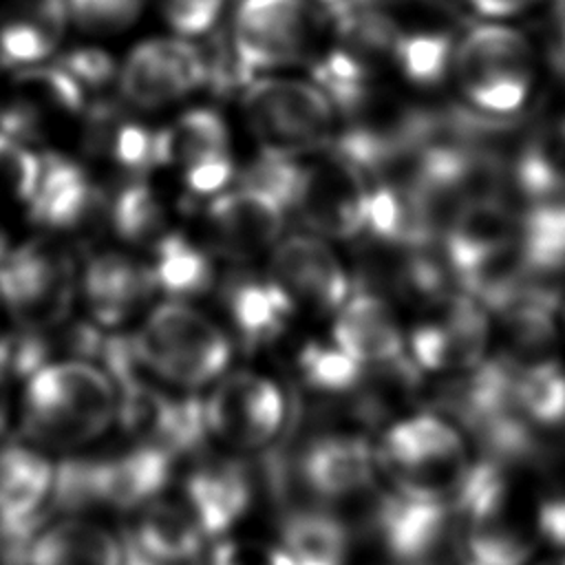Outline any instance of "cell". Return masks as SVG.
<instances>
[{
    "instance_id": "cell-1",
    "label": "cell",
    "mask_w": 565,
    "mask_h": 565,
    "mask_svg": "<svg viewBox=\"0 0 565 565\" xmlns=\"http://www.w3.org/2000/svg\"><path fill=\"white\" fill-rule=\"evenodd\" d=\"M119 393L113 377L88 358L49 360L24 377L20 422L26 441L42 450L75 452L115 424Z\"/></svg>"
},
{
    "instance_id": "cell-2",
    "label": "cell",
    "mask_w": 565,
    "mask_h": 565,
    "mask_svg": "<svg viewBox=\"0 0 565 565\" xmlns=\"http://www.w3.org/2000/svg\"><path fill=\"white\" fill-rule=\"evenodd\" d=\"M450 77L472 110L512 117L539 90L541 55L532 38L512 22L483 20L457 38Z\"/></svg>"
},
{
    "instance_id": "cell-3",
    "label": "cell",
    "mask_w": 565,
    "mask_h": 565,
    "mask_svg": "<svg viewBox=\"0 0 565 565\" xmlns=\"http://www.w3.org/2000/svg\"><path fill=\"white\" fill-rule=\"evenodd\" d=\"M375 459L391 490L446 505H455L475 466L466 433L437 413L393 419L375 441Z\"/></svg>"
},
{
    "instance_id": "cell-4",
    "label": "cell",
    "mask_w": 565,
    "mask_h": 565,
    "mask_svg": "<svg viewBox=\"0 0 565 565\" xmlns=\"http://www.w3.org/2000/svg\"><path fill=\"white\" fill-rule=\"evenodd\" d=\"M146 371L185 393L207 388L232 364L234 342L207 313L183 300H166L148 311L132 333Z\"/></svg>"
},
{
    "instance_id": "cell-5",
    "label": "cell",
    "mask_w": 565,
    "mask_h": 565,
    "mask_svg": "<svg viewBox=\"0 0 565 565\" xmlns=\"http://www.w3.org/2000/svg\"><path fill=\"white\" fill-rule=\"evenodd\" d=\"M289 411L280 382L254 369H227L201 402L205 437L238 455L271 448L287 428Z\"/></svg>"
},
{
    "instance_id": "cell-6",
    "label": "cell",
    "mask_w": 565,
    "mask_h": 565,
    "mask_svg": "<svg viewBox=\"0 0 565 565\" xmlns=\"http://www.w3.org/2000/svg\"><path fill=\"white\" fill-rule=\"evenodd\" d=\"M243 108L263 150L300 157L331 143L338 108L316 82L254 77L245 84Z\"/></svg>"
},
{
    "instance_id": "cell-7",
    "label": "cell",
    "mask_w": 565,
    "mask_h": 565,
    "mask_svg": "<svg viewBox=\"0 0 565 565\" xmlns=\"http://www.w3.org/2000/svg\"><path fill=\"white\" fill-rule=\"evenodd\" d=\"M318 29L311 0H241L232 20V66L241 82L309 57Z\"/></svg>"
},
{
    "instance_id": "cell-8",
    "label": "cell",
    "mask_w": 565,
    "mask_h": 565,
    "mask_svg": "<svg viewBox=\"0 0 565 565\" xmlns=\"http://www.w3.org/2000/svg\"><path fill=\"white\" fill-rule=\"evenodd\" d=\"M490 338V309L466 289L446 291L422 307L406 331V351L422 373L461 375L488 358Z\"/></svg>"
},
{
    "instance_id": "cell-9",
    "label": "cell",
    "mask_w": 565,
    "mask_h": 565,
    "mask_svg": "<svg viewBox=\"0 0 565 565\" xmlns=\"http://www.w3.org/2000/svg\"><path fill=\"white\" fill-rule=\"evenodd\" d=\"M0 300L24 331L60 327L75 300L71 260L40 241L9 249L0 260Z\"/></svg>"
},
{
    "instance_id": "cell-10",
    "label": "cell",
    "mask_w": 565,
    "mask_h": 565,
    "mask_svg": "<svg viewBox=\"0 0 565 565\" xmlns=\"http://www.w3.org/2000/svg\"><path fill=\"white\" fill-rule=\"evenodd\" d=\"M369 177L340 152L302 163L291 210L322 238L347 241L366 230Z\"/></svg>"
},
{
    "instance_id": "cell-11",
    "label": "cell",
    "mask_w": 565,
    "mask_h": 565,
    "mask_svg": "<svg viewBox=\"0 0 565 565\" xmlns=\"http://www.w3.org/2000/svg\"><path fill=\"white\" fill-rule=\"evenodd\" d=\"M57 499V463L33 444L0 448V547L24 558L33 534Z\"/></svg>"
},
{
    "instance_id": "cell-12",
    "label": "cell",
    "mask_w": 565,
    "mask_h": 565,
    "mask_svg": "<svg viewBox=\"0 0 565 565\" xmlns=\"http://www.w3.org/2000/svg\"><path fill=\"white\" fill-rule=\"evenodd\" d=\"M210 82V60L185 38L139 42L121 62L117 84L141 110L170 106Z\"/></svg>"
},
{
    "instance_id": "cell-13",
    "label": "cell",
    "mask_w": 565,
    "mask_h": 565,
    "mask_svg": "<svg viewBox=\"0 0 565 565\" xmlns=\"http://www.w3.org/2000/svg\"><path fill=\"white\" fill-rule=\"evenodd\" d=\"M267 274L296 313L333 316L353 291L340 256L316 234H294L278 241Z\"/></svg>"
},
{
    "instance_id": "cell-14",
    "label": "cell",
    "mask_w": 565,
    "mask_h": 565,
    "mask_svg": "<svg viewBox=\"0 0 565 565\" xmlns=\"http://www.w3.org/2000/svg\"><path fill=\"white\" fill-rule=\"evenodd\" d=\"M163 166L174 168L183 188L207 196L227 188L234 177L230 130L212 108H190L161 128Z\"/></svg>"
},
{
    "instance_id": "cell-15",
    "label": "cell",
    "mask_w": 565,
    "mask_h": 565,
    "mask_svg": "<svg viewBox=\"0 0 565 565\" xmlns=\"http://www.w3.org/2000/svg\"><path fill=\"white\" fill-rule=\"evenodd\" d=\"M282 227L285 205L252 185L223 190L207 207L212 247L230 260H252L274 249Z\"/></svg>"
},
{
    "instance_id": "cell-16",
    "label": "cell",
    "mask_w": 565,
    "mask_h": 565,
    "mask_svg": "<svg viewBox=\"0 0 565 565\" xmlns=\"http://www.w3.org/2000/svg\"><path fill=\"white\" fill-rule=\"evenodd\" d=\"M375 530L397 565H435L450 539H457L455 508L413 499L391 490L377 505Z\"/></svg>"
},
{
    "instance_id": "cell-17",
    "label": "cell",
    "mask_w": 565,
    "mask_h": 565,
    "mask_svg": "<svg viewBox=\"0 0 565 565\" xmlns=\"http://www.w3.org/2000/svg\"><path fill=\"white\" fill-rule=\"evenodd\" d=\"M305 488L320 501L338 503L371 490L380 470L375 444L362 433L333 430L309 439L298 459Z\"/></svg>"
},
{
    "instance_id": "cell-18",
    "label": "cell",
    "mask_w": 565,
    "mask_h": 565,
    "mask_svg": "<svg viewBox=\"0 0 565 565\" xmlns=\"http://www.w3.org/2000/svg\"><path fill=\"white\" fill-rule=\"evenodd\" d=\"M331 342L362 366L377 369L408 355L406 331L388 300L373 291H351L333 313Z\"/></svg>"
},
{
    "instance_id": "cell-19",
    "label": "cell",
    "mask_w": 565,
    "mask_h": 565,
    "mask_svg": "<svg viewBox=\"0 0 565 565\" xmlns=\"http://www.w3.org/2000/svg\"><path fill=\"white\" fill-rule=\"evenodd\" d=\"M181 501L207 539H221L249 512L254 483L234 457L214 455L188 470Z\"/></svg>"
},
{
    "instance_id": "cell-20",
    "label": "cell",
    "mask_w": 565,
    "mask_h": 565,
    "mask_svg": "<svg viewBox=\"0 0 565 565\" xmlns=\"http://www.w3.org/2000/svg\"><path fill=\"white\" fill-rule=\"evenodd\" d=\"M82 291L93 320L99 327L119 329L146 305L154 285L146 263L106 252L88 260Z\"/></svg>"
},
{
    "instance_id": "cell-21",
    "label": "cell",
    "mask_w": 565,
    "mask_h": 565,
    "mask_svg": "<svg viewBox=\"0 0 565 565\" xmlns=\"http://www.w3.org/2000/svg\"><path fill=\"white\" fill-rule=\"evenodd\" d=\"M126 541L110 527L66 516L40 527L26 545L24 565H124Z\"/></svg>"
},
{
    "instance_id": "cell-22",
    "label": "cell",
    "mask_w": 565,
    "mask_h": 565,
    "mask_svg": "<svg viewBox=\"0 0 565 565\" xmlns=\"http://www.w3.org/2000/svg\"><path fill=\"white\" fill-rule=\"evenodd\" d=\"M232 329L247 347L276 342L298 316L269 274H234L223 289Z\"/></svg>"
},
{
    "instance_id": "cell-23",
    "label": "cell",
    "mask_w": 565,
    "mask_h": 565,
    "mask_svg": "<svg viewBox=\"0 0 565 565\" xmlns=\"http://www.w3.org/2000/svg\"><path fill=\"white\" fill-rule=\"evenodd\" d=\"M205 539V532L181 499L166 501L157 497L137 510L128 543L152 565H185L201 554Z\"/></svg>"
},
{
    "instance_id": "cell-24",
    "label": "cell",
    "mask_w": 565,
    "mask_h": 565,
    "mask_svg": "<svg viewBox=\"0 0 565 565\" xmlns=\"http://www.w3.org/2000/svg\"><path fill=\"white\" fill-rule=\"evenodd\" d=\"M95 203L97 190L79 163L55 152L44 154L38 188L26 205L35 223L60 232L75 230L88 218Z\"/></svg>"
},
{
    "instance_id": "cell-25",
    "label": "cell",
    "mask_w": 565,
    "mask_h": 565,
    "mask_svg": "<svg viewBox=\"0 0 565 565\" xmlns=\"http://www.w3.org/2000/svg\"><path fill=\"white\" fill-rule=\"evenodd\" d=\"M66 0H26L0 26V64L31 68L44 64L64 35Z\"/></svg>"
},
{
    "instance_id": "cell-26",
    "label": "cell",
    "mask_w": 565,
    "mask_h": 565,
    "mask_svg": "<svg viewBox=\"0 0 565 565\" xmlns=\"http://www.w3.org/2000/svg\"><path fill=\"white\" fill-rule=\"evenodd\" d=\"M146 265L154 291H163L168 300L188 302L207 294L214 285V263L210 254L181 232H166L154 238Z\"/></svg>"
},
{
    "instance_id": "cell-27",
    "label": "cell",
    "mask_w": 565,
    "mask_h": 565,
    "mask_svg": "<svg viewBox=\"0 0 565 565\" xmlns=\"http://www.w3.org/2000/svg\"><path fill=\"white\" fill-rule=\"evenodd\" d=\"M90 141L115 168L139 179L148 170L163 166V135L141 121L99 110L90 124Z\"/></svg>"
},
{
    "instance_id": "cell-28",
    "label": "cell",
    "mask_w": 565,
    "mask_h": 565,
    "mask_svg": "<svg viewBox=\"0 0 565 565\" xmlns=\"http://www.w3.org/2000/svg\"><path fill=\"white\" fill-rule=\"evenodd\" d=\"M280 543L294 565H351L349 530L324 510L291 512Z\"/></svg>"
},
{
    "instance_id": "cell-29",
    "label": "cell",
    "mask_w": 565,
    "mask_h": 565,
    "mask_svg": "<svg viewBox=\"0 0 565 565\" xmlns=\"http://www.w3.org/2000/svg\"><path fill=\"white\" fill-rule=\"evenodd\" d=\"M457 38L444 26H399L388 51L393 66L413 84L433 86L450 75Z\"/></svg>"
},
{
    "instance_id": "cell-30",
    "label": "cell",
    "mask_w": 565,
    "mask_h": 565,
    "mask_svg": "<svg viewBox=\"0 0 565 565\" xmlns=\"http://www.w3.org/2000/svg\"><path fill=\"white\" fill-rule=\"evenodd\" d=\"M298 373L311 391L324 395H347L364 386L371 369L351 360L329 340L327 344H307L298 353Z\"/></svg>"
},
{
    "instance_id": "cell-31",
    "label": "cell",
    "mask_w": 565,
    "mask_h": 565,
    "mask_svg": "<svg viewBox=\"0 0 565 565\" xmlns=\"http://www.w3.org/2000/svg\"><path fill=\"white\" fill-rule=\"evenodd\" d=\"M108 216L115 234L128 243H152L163 234V205L141 179H132L115 192Z\"/></svg>"
},
{
    "instance_id": "cell-32",
    "label": "cell",
    "mask_w": 565,
    "mask_h": 565,
    "mask_svg": "<svg viewBox=\"0 0 565 565\" xmlns=\"http://www.w3.org/2000/svg\"><path fill=\"white\" fill-rule=\"evenodd\" d=\"M44 154L29 148L26 139L0 130V203L29 205L42 174Z\"/></svg>"
},
{
    "instance_id": "cell-33",
    "label": "cell",
    "mask_w": 565,
    "mask_h": 565,
    "mask_svg": "<svg viewBox=\"0 0 565 565\" xmlns=\"http://www.w3.org/2000/svg\"><path fill=\"white\" fill-rule=\"evenodd\" d=\"M68 18L93 33H115L130 26L143 9V0H66Z\"/></svg>"
},
{
    "instance_id": "cell-34",
    "label": "cell",
    "mask_w": 565,
    "mask_h": 565,
    "mask_svg": "<svg viewBox=\"0 0 565 565\" xmlns=\"http://www.w3.org/2000/svg\"><path fill=\"white\" fill-rule=\"evenodd\" d=\"M207 565H294L282 543L254 536H221L207 554Z\"/></svg>"
},
{
    "instance_id": "cell-35",
    "label": "cell",
    "mask_w": 565,
    "mask_h": 565,
    "mask_svg": "<svg viewBox=\"0 0 565 565\" xmlns=\"http://www.w3.org/2000/svg\"><path fill=\"white\" fill-rule=\"evenodd\" d=\"M163 20L181 38L207 33L221 18L225 0H157Z\"/></svg>"
},
{
    "instance_id": "cell-36",
    "label": "cell",
    "mask_w": 565,
    "mask_h": 565,
    "mask_svg": "<svg viewBox=\"0 0 565 565\" xmlns=\"http://www.w3.org/2000/svg\"><path fill=\"white\" fill-rule=\"evenodd\" d=\"M84 90L102 88L119 73L115 60L102 49H75L60 62Z\"/></svg>"
},
{
    "instance_id": "cell-37",
    "label": "cell",
    "mask_w": 565,
    "mask_h": 565,
    "mask_svg": "<svg viewBox=\"0 0 565 565\" xmlns=\"http://www.w3.org/2000/svg\"><path fill=\"white\" fill-rule=\"evenodd\" d=\"M461 2L481 20L510 22V20L545 4L547 0H461Z\"/></svg>"
},
{
    "instance_id": "cell-38",
    "label": "cell",
    "mask_w": 565,
    "mask_h": 565,
    "mask_svg": "<svg viewBox=\"0 0 565 565\" xmlns=\"http://www.w3.org/2000/svg\"><path fill=\"white\" fill-rule=\"evenodd\" d=\"M13 415V393H11V375L0 366V435H4Z\"/></svg>"
},
{
    "instance_id": "cell-39",
    "label": "cell",
    "mask_w": 565,
    "mask_h": 565,
    "mask_svg": "<svg viewBox=\"0 0 565 565\" xmlns=\"http://www.w3.org/2000/svg\"><path fill=\"white\" fill-rule=\"evenodd\" d=\"M9 254V236L4 232V227L0 225V260Z\"/></svg>"
},
{
    "instance_id": "cell-40",
    "label": "cell",
    "mask_w": 565,
    "mask_h": 565,
    "mask_svg": "<svg viewBox=\"0 0 565 565\" xmlns=\"http://www.w3.org/2000/svg\"><path fill=\"white\" fill-rule=\"evenodd\" d=\"M534 565H565V554H556L552 558H545V561H539Z\"/></svg>"
},
{
    "instance_id": "cell-41",
    "label": "cell",
    "mask_w": 565,
    "mask_h": 565,
    "mask_svg": "<svg viewBox=\"0 0 565 565\" xmlns=\"http://www.w3.org/2000/svg\"><path fill=\"white\" fill-rule=\"evenodd\" d=\"M561 322H563V329H565V302H563V309H561Z\"/></svg>"
}]
</instances>
